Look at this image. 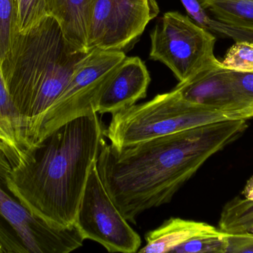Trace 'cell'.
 Here are the masks:
<instances>
[{
	"instance_id": "cell-1",
	"label": "cell",
	"mask_w": 253,
	"mask_h": 253,
	"mask_svg": "<svg viewBox=\"0 0 253 253\" xmlns=\"http://www.w3.org/2000/svg\"><path fill=\"white\" fill-rule=\"evenodd\" d=\"M247 120L216 122L117 148L102 141L96 160L108 194L126 221L169 203L215 153L239 139Z\"/></svg>"
},
{
	"instance_id": "cell-2",
	"label": "cell",
	"mask_w": 253,
	"mask_h": 253,
	"mask_svg": "<svg viewBox=\"0 0 253 253\" xmlns=\"http://www.w3.org/2000/svg\"><path fill=\"white\" fill-rule=\"evenodd\" d=\"M104 138L98 113L62 125L36 144L23 163L12 168L9 188L49 225L72 227Z\"/></svg>"
},
{
	"instance_id": "cell-3",
	"label": "cell",
	"mask_w": 253,
	"mask_h": 253,
	"mask_svg": "<svg viewBox=\"0 0 253 253\" xmlns=\"http://www.w3.org/2000/svg\"><path fill=\"white\" fill-rule=\"evenodd\" d=\"M86 54L68 44L59 23L50 15L28 32L18 34L0 71L26 123L32 147L46 111Z\"/></svg>"
},
{
	"instance_id": "cell-4",
	"label": "cell",
	"mask_w": 253,
	"mask_h": 253,
	"mask_svg": "<svg viewBox=\"0 0 253 253\" xmlns=\"http://www.w3.org/2000/svg\"><path fill=\"white\" fill-rule=\"evenodd\" d=\"M226 120H234L218 110L187 101L173 89L113 114L104 136L114 147L123 148Z\"/></svg>"
},
{
	"instance_id": "cell-5",
	"label": "cell",
	"mask_w": 253,
	"mask_h": 253,
	"mask_svg": "<svg viewBox=\"0 0 253 253\" xmlns=\"http://www.w3.org/2000/svg\"><path fill=\"white\" fill-rule=\"evenodd\" d=\"M11 163L0 150V253H68L83 245L75 224L56 228L25 207L7 185Z\"/></svg>"
},
{
	"instance_id": "cell-6",
	"label": "cell",
	"mask_w": 253,
	"mask_h": 253,
	"mask_svg": "<svg viewBox=\"0 0 253 253\" xmlns=\"http://www.w3.org/2000/svg\"><path fill=\"white\" fill-rule=\"evenodd\" d=\"M126 56L124 51H119L87 52L62 93L46 111L34 145L62 125L98 113L101 98Z\"/></svg>"
},
{
	"instance_id": "cell-7",
	"label": "cell",
	"mask_w": 253,
	"mask_h": 253,
	"mask_svg": "<svg viewBox=\"0 0 253 253\" xmlns=\"http://www.w3.org/2000/svg\"><path fill=\"white\" fill-rule=\"evenodd\" d=\"M150 57L169 68L179 82L218 62L216 39L211 31L178 12H167L150 34Z\"/></svg>"
},
{
	"instance_id": "cell-8",
	"label": "cell",
	"mask_w": 253,
	"mask_h": 253,
	"mask_svg": "<svg viewBox=\"0 0 253 253\" xmlns=\"http://www.w3.org/2000/svg\"><path fill=\"white\" fill-rule=\"evenodd\" d=\"M74 224L84 240L97 242L109 253H137L141 247L139 235L105 189L96 161L89 173Z\"/></svg>"
},
{
	"instance_id": "cell-9",
	"label": "cell",
	"mask_w": 253,
	"mask_h": 253,
	"mask_svg": "<svg viewBox=\"0 0 253 253\" xmlns=\"http://www.w3.org/2000/svg\"><path fill=\"white\" fill-rule=\"evenodd\" d=\"M159 12L156 0H96L89 25L87 51H124Z\"/></svg>"
},
{
	"instance_id": "cell-10",
	"label": "cell",
	"mask_w": 253,
	"mask_h": 253,
	"mask_svg": "<svg viewBox=\"0 0 253 253\" xmlns=\"http://www.w3.org/2000/svg\"><path fill=\"white\" fill-rule=\"evenodd\" d=\"M174 89L187 101L221 111L231 120L253 118V107L236 89L233 71L223 67L221 61L179 82Z\"/></svg>"
},
{
	"instance_id": "cell-11",
	"label": "cell",
	"mask_w": 253,
	"mask_h": 253,
	"mask_svg": "<svg viewBox=\"0 0 253 253\" xmlns=\"http://www.w3.org/2000/svg\"><path fill=\"white\" fill-rule=\"evenodd\" d=\"M150 80L139 57L126 56L101 98L98 114H114L146 98Z\"/></svg>"
},
{
	"instance_id": "cell-12",
	"label": "cell",
	"mask_w": 253,
	"mask_h": 253,
	"mask_svg": "<svg viewBox=\"0 0 253 253\" xmlns=\"http://www.w3.org/2000/svg\"><path fill=\"white\" fill-rule=\"evenodd\" d=\"M31 148L26 123L15 105L0 71V150L15 167L25 161Z\"/></svg>"
},
{
	"instance_id": "cell-13",
	"label": "cell",
	"mask_w": 253,
	"mask_h": 253,
	"mask_svg": "<svg viewBox=\"0 0 253 253\" xmlns=\"http://www.w3.org/2000/svg\"><path fill=\"white\" fill-rule=\"evenodd\" d=\"M45 1L68 44L77 51L87 53L89 25L96 0Z\"/></svg>"
},
{
	"instance_id": "cell-14",
	"label": "cell",
	"mask_w": 253,
	"mask_h": 253,
	"mask_svg": "<svg viewBox=\"0 0 253 253\" xmlns=\"http://www.w3.org/2000/svg\"><path fill=\"white\" fill-rule=\"evenodd\" d=\"M218 229L207 223L171 218L156 230L146 234V245L138 253H171L189 239L205 233H215Z\"/></svg>"
},
{
	"instance_id": "cell-15",
	"label": "cell",
	"mask_w": 253,
	"mask_h": 253,
	"mask_svg": "<svg viewBox=\"0 0 253 253\" xmlns=\"http://www.w3.org/2000/svg\"><path fill=\"white\" fill-rule=\"evenodd\" d=\"M211 18L253 34V0H198Z\"/></svg>"
},
{
	"instance_id": "cell-16",
	"label": "cell",
	"mask_w": 253,
	"mask_h": 253,
	"mask_svg": "<svg viewBox=\"0 0 253 253\" xmlns=\"http://www.w3.org/2000/svg\"><path fill=\"white\" fill-rule=\"evenodd\" d=\"M253 226V202L237 197L224 206L219 230L229 235L249 233Z\"/></svg>"
},
{
	"instance_id": "cell-17",
	"label": "cell",
	"mask_w": 253,
	"mask_h": 253,
	"mask_svg": "<svg viewBox=\"0 0 253 253\" xmlns=\"http://www.w3.org/2000/svg\"><path fill=\"white\" fill-rule=\"evenodd\" d=\"M19 34L15 0H0V69Z\"/></svg>"
},
{
	"instance_id": "cell-18",
	"label": "cell",
	"mask_w": 253,
	"mask_h": 253,
	"mask_svg": "<svg viewBox=\"0 0 253 253\" xmlns=\"http://www.w3.org/2000/svg\"><path fill=\"white\" fill-rule=\"evenodd\" d=\"M228 234L218 230L189 239L172 250L174 253H227Z\"/></svg>"
},
{
	"instance_id": "cell-19",
	"label": "cell",
	"mask_w": 253,
	"mask_h": 253,
	"mask_svg": "<svg viewBox=\"0 0 253 253\" xmlns=\"http://www.w3.org/2000/svg\"><path fill=\"white\" fill-rule=\"evenodd\" d=\"M19 33L28 32L50 15L45 0H15Z\"/></svg>"
},
{
	"instance_id": "cell-20",
	"label": "cell",
	"mask_w": 253,
	"mask_h": 253,
	"mask_svg": "<svg viewBox=\"0 0 253 253\" xmlns=\"http://www.w3.org/2000/svg\"><path fill=\"white\" fill-rule=\"evenodd\" d=\"M221 65L227 69L239 72L253 71V42L239 40L230 48Z\"/></svg>"
},
{
	"instance_id": "cell-21",
	"label": "cell",
	"mask_w": 253,
	"mask_h": 253,
	"mask_svg": "<svg viewBox=\"0 0 253 253\" xmlns=\"http://www.w3.org/2000/svg\"><path fill=\"white\" fill-rule=\"evenodd\" d=\"M233 81L241 96L253 107V71L239 72L233 71Z\"/></svg>"
},
{
	"instance_id": "cell-22",
	"label": "cell",
	"mask_w": 253,
	"mask_h": 253,
	"mask_svg": "<svg viewBox=\"0 0 253 253\" xmlns=\"http://www.w3.org/2000/svg\"><path fill=\"white\" fill-rule=\"evenodd\" d=\"M227 253H253V234H228Z\"/></svg>"
},
{
	"instance_id": "cell-23",
	"label": "cell",
	"mask_w": 253,
	"mask_h": 253,
	"mask_svg": "<svg viewBox=\"0 0 253 253\" xmlns=\"http://www.w3.org/2000/svg\"><path fill=\"white\" fill-rule=\"evenodd\" d=\"M242 195L244 199L253 202V176L247 183Z\"/></svg>"
},
{
	"instance_id": "cell-24",
	"label": "cell",
	"mask_w": 253,
	"mask_h": 253,
	"mask_svg": "<svg viewBox=\"0 0 253 253\" xmlns=\"http://www.w3.org/2000/svg\"><path fill=\"white\" fill-rule=\"evenodd\" d=\"M249 233H252V234H253V226L252 228L251 229V230H250Z\"/></svg>"
}]
</instances>
